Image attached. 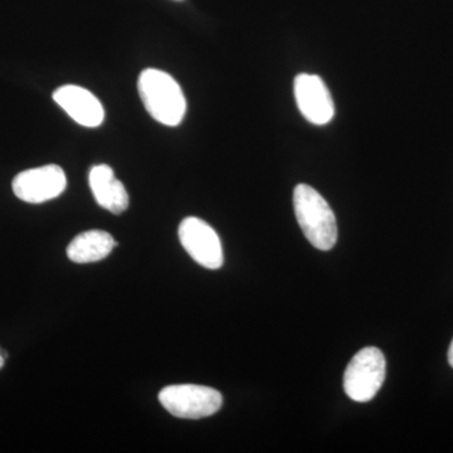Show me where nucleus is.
Masks as SVG:
<instances>
[{
	"mask_svg": "<svg viewBox=\"0 0 453 453\" xmlns=\"http://www.w3.org/2000/svg\"><path fill=\"white\" fill-rule=\"evenodd\" d=\"M159 402L173 416L184 419H201L213 416L223 404L219 390L196 384H175L159 393Z\"/></svg>",
	"mask_w": 453,
	"mask_h": 453,
	"instance_id": "20e7f679",
	"label": "nucleus"
},
{
	"mask_svg": "<svg viewBox=\"0 0 453 453\" xmlns=\"http://www.w3.org/2000/svg\"><path fill=\"white\" fill-rule=\"evenodd\" d=\"M449 365H451L453 368V340H452L451 345H449Z\"/></svg>",
	"mask_w": 453,
	"mask_h": 453,
	"instance_id": "9b49d317",
	"label": "nucleus"
},
{
	"mask_svg": "<svg viewBox=\"0 0 453 453\" xmlns=\"http://www.w3.org/2000/svg\"><path fill=\"white\" fill-rule=\"evenodd\" d=\"M181 246L196 264L210 270L223 266L222 243L217 232L207 222L196 217H188L179 226Z\"/></svg>",
	"mask_w": 453,
	"mask_h": 453,
	"instance_id": "39448f33",
	"label": "nucleus"
},
{
	"mask_svg": "<svg viewBox=\"0 0 453 453\" xmlns=\"http://www.w3.org/2000/svg\"><path fill=\"white\" fill-rule=\"evenodd\" d=\"M5 357H7V356H5V354L3 353L2 349H0V369H2L3 365H4Z\"/></svg>",
	"mask_w": 453,
	"mask_h": 453,
	"instance_id": "f8f14e48",
	"label": "nucleus"
},
{
	"mask_svg": "<svg viewBox=\"0 0 453 453\" xmlns=\"http://www.w3.org/2000/svg\"><path fill=\"white\" fill-rule=\"evenodd\" d=\"M89 188L97 204L113 214H121L129 208V195L124 184L115 177L111 166L100 164L89 172Z\"/></svg>",
	"mask_w": 453,
	"mask_h": 453,
	"instance_id": "1a4fd4ad",
	"label": "nucleus"
},
{
	"mask_svg": "<svg viewBox=\"0 0 453 453\" xmlns=\"http://www.w3.org/2000/svg\"><path fill=\"white\" fill-rule=\"evenodd\" d=\"M139 95L146 111L165 127H178L187 112V100L179 83L164 71L148 68L140 73Z\"/></svg>",
	"mask_w": 453,
	"mask_h": 453,
	"instance_id": "f257e3e1",
	"label": "nucleus"
},
{
	"mask_svg": "<svg viewBox=\"0 0 453 453\" xmlns=\"http://www.w3.org/2000/svg\"><path fill=\"white\" fill-rule=\"evenodd\" d=\"M65 187L67 178L64 169L55 164L25 170L12 184L17 198L31 204L52 201L65 192Z\"/></svg>",
	"mask_w": 453,
	"mask_h": 453,
	"instance_id": "423d86ee",
	"label": "nucleus"
},
{
	"mask_svg": "<svg viewBox=\"0 0 453 453\" xmlns=\"http://www.w3.org/2000/svg\"><path fill=\"white\" fill-rule=\"evenodd\" d=\"M294 208L301 231L309 242L320 251L333 250L338 242V225L324 196L308 184H299L294 190Z\"/></svg>",
	"mask_w": 453,
	"mask_h": 453,
	"instance_id": "f03ea898",
	"label": "nucleus"
},
{
	"mask_svg": "<svg viewBox=\"0 0 453 453\" xmlns=\"http://www.w3.org/2000/svg\"><path fill=\"white\" fill-rule=\"evenodd\" d=\"M295 98L303 118L314 125H326L335 115L329 88L316 74L300 73L294 83Z\"/></svg>",
	"mask_w": 453,
	"mask_h": 453,
	"instance_id": "0eeeda50",
	"label": "nucleus"
},
{
	"mask_svg": "<svg viewBox=\"0 0 453 453\" xmlns=\"http://www.w3.org/2000/svg\"><path fill=\"white\" fill-rule=\"evenodd\" d=\"M53 100L82 127H100L105 119V110L101 101L81 86H61L53 92Z\"/></svg>",
	"mask_w": 453,
	"mask_h": 453,
	"instance_id": "6e6552de",
	"label": "nucleus"
},
{
	"mask_svg": "<svg viewBox=\"0 0 453 453\" xmlns=\"http://www.w3.org/2000/svg\"><path fill=\"white\" fill-rule=\"evenodd\" d=\"M386 357L380 349L368 347L357 351L344 374V390L359 403L371 402L386 380Z\"/></svg>",
	"mask_w": 453,
	"mask_h": 453,
	"instance_id": "7ed1b4c3",
	"label": "nucleus"
},
{
	"mask_svg": "<svg viewBox=\"0 0 453 453\" xmlns=\"http://www.w3.org/2000/svg\"><path fill=\"white\" fill-rule=\"evenodd\" d=\"M115 246L111 234L94 229L76 235L68 244L67 256L74 264H92L105 259Z\"/></svg>",
	"mask_w": 453,
	"mask_h": 453,
	"instance_id": "9d476101",
	"label": "nucleus"
}]
</instances>
